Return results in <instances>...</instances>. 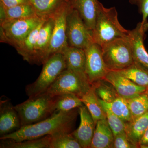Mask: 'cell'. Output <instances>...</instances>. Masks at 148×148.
<instances>
[{
	"label": "cell",
	"instance_id": "12",
	"mask_svg": "<svg viewBox=\"0 0 148 148\" xmlns=\"http://www.w3.org/2000/svg\"><path fill=\"white\" fill-rule=\"evenodd\" d=\"M104 79L112 85L119 97L126 100L136 97L147 90L115 71H109Z\"/></svg>",
	"mask_w": 148,
	"mask_h": 148
},
{
	"label": "cell",
	"instance_id": "3",
	"mask_svg": "<svg viewBox=\"0 0 148 148\" xmlns=\"http://www.w3.org/2000/svg\"><path fill=\"white\" fill-rule=\"evenodd\" d=\"M56 98L44 92L14 106L19 115L21 127L42 121L55 113Z\"/></svg>",
	"mask_w": 148,
	"mask_h": 148
},
{
	"label": "cell",
	"instance_id": "8",
	"mask_svg": "<svg viewBox=\"0 0 148 148\" xmlns=\"http://www.w3.org/2000/svg\"><path fill=\"white\" fill-rule=\"evenodd\" d=\"M66 34L69 46L84 49L93 41L92 31L71 5L66 17Z\"/></svg>",
	"mask_w": 148,
	"mask_h": 148
},
{
	"label": "cell",
	"instance_id": "32",
	"mask_svg": "<svg viewBox=\"0 0 148 148\" xmlns=\"http://www.w3.org/2000/svg\"><path fill=\"white\" fill-rule=\"evenodd\" d=\"M113 148H139L137 145L132 143L127 136L125 131L114 136Z\"/></svg>",
	"mask_w": 148,
	"mask_h": 148
},
{
	"label": "cell",
	"instance_id": "16",
	"mask_svg": "<svg viewBox=\"0 0 148 148\" xmlns=\"http://www.w3.org/2000/svg\"><path fill=\"white\" fill-rule=\"evenodd\" d=\"M62 53L66 58L67 69L88 82L86 73V57L84 49L69 46Z\"/></svg>",
	"mask_w": 148,
	"mask_h": 148
},
{
	"label": "cell",
	"instance_id": "18",
	"mask_svg": "<svg viewBox=\"0 0 148 148\" xmlns=\"http://www.w3.org/2000/svg\"><path fill=\"white\" fill-rule=\"evenodd\" d=\"M114 135L107 119L100 120L96 122L91 148H112Z\"/></svg>",
	"mask_w": 148,
	"mask_h": 148
},
{
	"label": "cell",
	"instance_id": "24",
	"mask_svg": "<svg viewBox=\"0 0 148 148\" xmlns=\"http://www.w3.org/2000/svg\"><path fill=\"white\" fill-rule=\"evenodd\" d=\"M98 99L102 107L108 109L125 123L132 121V116L126 99L119 96L112 102L107 103Z\"/></svg>",
	"mask_w": 148,
	"mask_h": 148
},
{
	"label": "cell",
	"instance_id": "23",
	"mask_svg": "<svg viewBox=\"0 0 148 148\" xmlns=\"http://www.w3.org/2000/svg\"><path fill=\"white\" fill-rule=\"evenodd\" d=\"M1 148H49L51 135L20 142L8 140H1Z\"/></svg>",
	"mask_w": 148,
	"mask_h": 148
},
{
	"label": "cell",
	"instance_id": "14",
	"mask_svg": "<svg viewBox=\"0 0 148 148\" xmlns=\"http://www.w3.org/2000/svg\"><path fill=\"white\" fill-rule=\"evenodd\" d=\"M79 113L80 117L79 127L71 134L82 148H90L95 131V121L84 105L79 108Z\"/></svg>",
	"mask_w": 148,
	"mask_h": 148
},
{
	"label": "cell",
	"instance_id": "17",
	"mask_svg": "<svg viewBox=\"0 0 148 148\" xmlns=\"http://www.w3.org/2000/svg\"><path fill=\"white\" fill-rule=\"evenodd\" d=\"M100 3L98 0H71L69 3L73 8L77 11L85 24L92 31Z\"/></svg>",
	"mask_w": 148,
	"mask_h": 148
},
{
	"label": "cell",
	"instance_id": "37",
	"mask_svg": "<svg viewBox=\"0 0 148 148\" xmlns=\"http://www.w3.org/2000/svg\"><path fill=\"white\" fill-rule=\"evenodd\" d=\"M145 92L146 94H147V95L148 97V89L146 90V92Z\"/></svg>",
	"mask_w": 148,
	"mask_h": 148
},
{
	"label": "cell",
	"instance_id": "26",
	"mask_svg": "<svg viewBox=\"0 0 148 148\" xmlns=\"http://www.w3.org/2000/svg\"><path fill=\"white\" fill-rule=\"evenodd\" d=\"M37 16L41 18L51 16L60 6L64 0H30Z\"/></svg>",
	"mask_w": 148,
	"mask_h": 148
},
{
	"label": "cell",
	"instance_id": "33",
	"mask_svg": "<svg viewBox=\"0 0 148 148\" xmlns=\"http://www.w3.org/2000/svg\"><path fill=\"white\" fill-rule=\"evenodd\" d=\"M131 4L138 7L139 13L142 15L143 23L147 21L148 17V0H128Z\"/></svg>",
	"mask_w": 148,
	"mask_h": 148
},
{
	"label": "cell",
	"instance_id": "22",
	"mask_svg": "<svg viewBox=\"0 0 148 148\" xmlns=\"http://www.w3.org/2000/svg\"><path fill=\"white\" fill-rule=\"evenodd\" d=\"M81 100L92 116L95 124L98 121L106 118V112L92 86L90 90L82 97Z\"/></svg>",
	"mask_w": 148,
	"mask_h": 148
},
{
	"label": "cell",
	"instance_id": "5",
	"mask_svg": "<svg viewBox=\"0 0 148 148\" xmlns=\"http://www.w3.org/2000/svg\"><path fill=\"white\" fill-rule=\"evenodd\" d=\"M102 50L103 60L109 71H121L134 63L129 37L114 40L102 46Z\"/></svg>",
	"mask_w": 148,
	"mask_h": 148
},
{
	"label": "cell",
	"instance_id": "11",
	"mask_svg": "<svg viewBox=\"0 0 148 148\" xmlns=\"http://www.w3.org/2000/svg\"><path fill=\"white\" fill-rule=\"evenodd\" d=\"M148 29V22H139L135 29L129 30V39L132 48L133 61L135 64L148 71V53L144 45L146 32Z\"/></svg>",
	"mask_w": 148,
	"mask_h": 148
},
{
	"label": "cell",
	"instance_id": "30",
	"mask_svg": "<svg viewBox=\"0 0 148 148\" xmlns=\"http://www.w3.org/2000/svg\"><path fill=\"white\" fill-rule=\"evenodd\" d=\"M127 101L132 120L148 112V97L145 92L128 99Z\"/></svg>",
	"mask_w": 148,
	"mask_h": 148
},
{
	"label": "cell",
	"instance_id": "28",
	"mask_svg": "<svg viewBox=\"0 0 148 148\" xmlns=\"http://www.w3.org/2000/svg\"><path fill=\"white\" fill-rule=\"evenodd\" d=\"M98 98L107 103H110L119 97L112 85L105 79L95 83L91 85Z\"/></svg>",
	"mask_w": 148,
	"mask_h": 148
},
{
	"label": "cell",
	"instance_id": "29",
	"mask_svg": "<svg viewBox=\"0 0 148 148\" xmlns=\"http://www.w3.org/2000/svg\"><path fill=\"white\" fill-rule=\"evenodd\" d=\"M49 148H82L71 132H62L51 135Z\"/></svg>",
	"mask_w": 148,
	"mask_h": 148
},
{
	"label": "cell",
	"instance_id": "27",
	"mask_svg": "<svg viewBox=\"0 0 148 148\" xmlns=\"http://www.w3.org/2000/svg\"><path fill=\"white\" fill-rule=\"evenodd\" d=\"M84 105L81 98L75 94L67 93L58 95L56 100L55 113L69 112Z\"/></svg>",
	"mask_w": 148,
	"mask_h": 148
},
{
	"label": "cell",
	"instance_id": "31",
	"mask_svg": "<svg viewBox=\"0 0 148 148\" xmlns=\"http://www.w3.org/2000/svg\"><path fill=\"white\" fill-rule=\"evenodd\" d=\"M103 108L106 112L107 121L112 131L114 136L125 131L126 123L108 109Z\"/></svg>",
	"mask_w": 148,
	"mask_h": 148
},
{
	"label": "cell",
	"instance_id": "35",
	"mask_svg": "<svg viewBox=\"0 0 148 148\" xmlns=\"http://www.w3.org/2000/svg\"><path fill=\"white\" fill-rule=\"evenodd\" d=\"M140 147L148 148V126L139 143Z\"/></svg>",
	"mask_w": 148,
	"mask_h": 148
},
{
	"label": "cell",
	"instance_id": "20",
	"mask_svg": "<svg viewBox=\"0 0 148 148\" xmlns=\"http://www.w3.org/2000/svg\"><path fill=\"white\" fill-rule=\"evenodd\" d=\"M47 18H43L40 24L32 31L18 47L16 50L24 60L32 64L35 47L38 37L40 29Z\"/></svg>",
	"mask_w": 148,
	"mask_h": 148
},
{
	"label": "cell",
	"instance_id": "13",
	"mask_svg": "<svg viewBox=\"0 0 148 148\" xmlns=\"http://www.w3.org/2000/svg\"><path fill=\"white\" fill-rule=\"evenodd\" d=\"M53 24L54 21L52 16L46 18L39 33L32 64L43 65L49 58V49Z\"/></svg>",
	"mask_w": 148,
	"mask_h": 148
},
{
	"label": "cell",
	"instance_id": "2",
	"mask_svg": "<svg viewBox=\"0 0 148 148\" xmlns=\"http://www.w3.org/2000/svg\"><path fill=\"white\" fill-rule=\"evenodd\" d=\"M129 33L119 23L115 8H106L100 2L92 31L93 41L102 47L117 39L128 38Z\"/></svg>",
	"mask_w": 148,
	"mask_h": 148
},
{
	"label": "cell",
	"instance_id": "7",
	"mask_svg": "<svg viewBox=\"0 0 148 148\" xmlns=\"http://www.w3.org/2000/svg\"><path fill=\"white\" fill-rule=\"evenodd\" d=\"M91 86L88 81L66 69L45 92L53 96L71 93L81 98L90 90Z\"/></svg>",
	"mask_w": 148,
	"mask_h": 148
},
{
	"label": "cell",
	"instance_id": "6",
	"mask_svg": "<svg viewBox=\"0 0 148 148\" xmlns=\"http://www.w3.org/2000/svg\"><path fill=\"white\" fill-rule=\"evenodd\" d=\"M37 16L23 19H7L1 22V41L15 49L42 20Z\"/></svg>",
	"mask_w": 148,
	"mask_h": 148
},
{
	"label": "cell",
	"instance_id": "9",
	"mask_svg": "<svg viewBox=\"0 0 148 148\" xmlns=\"http://www.w3.org/2000/svg\"><path fill=\"white\" fill-rule=\"evenodd\" d=\"M70 4L64 2L51 15L54 24L50 45L49 56L58 52L62 53L69 46L66 34V17Z\"/></svg>",
	"mask_w": 148,
	"mask_h": 148
},
{
	"label": "cell",
	"instance_id": "21",
	"mask_svg": "<svg viewBox=\"0 0 148 148\" xmlns=\"http://www.w3.org/2000/svg\"><path fill=\"white\" fill-rule=\"evenodd\" d=\"M148 126V112L126 123L125 131L131 141L140 147L139 143Z\"/></svg>",
	"mask_w": 148,
	"mask_h": 148
},
{
	"label": "cell",
	"instance_id": "34",
	"mask_svg": "<svg viewBox=\"0 0 148 148\" xmlns=\"http://www.w3.org/2000/svg\"><path fill=\"white\" fill-rule=\"evenodd\" d=\"M0 3L6 7L10 8L26 4H31L30 0H1Z\"/></svg>",
	"mask_w": 148,
	"mask_h": 148
},
{
	"label": "cell",
	"instance_id": "19",
	"mask_svg": "<svg viewBox=\"0 0 148 148\" xmlns=\"http://www.w3.org/2000/svg\"><path fill=\"white\" fill-rule=\"evenodd\" d=\"M1 22L7 19H23L37 16L32 4H26L7 8L0 3Z\"/></svg>",
	"mask_w": 148,
	"mask_h": 148
},
{
	"label": "cell",
	"instance_id": "25",
	"mask_svg": "<svg viewBox=\"0 0 148 148\" xmlns=\"http://www.w3.org/2000/svg\"><path fill=\"white\" fill-rule=\"evenodd\" d=\"M135 84L148 89V71L133 63L126 69L117 71Z\"/></svg>",
	"mask_w": 148,
	"mask_h": 148
},
{
	"label": "cell",
	"instance_id": "10",
	"mask_svg": "<svg viewBox=\"0 0 148 148\" xmlns=\"http://www.w3.org/2000/svg\"><path fill=\"white\" fill-rule=\"evenodd\" d=\"M84 50L86 57V73L91 86L104 79L109 71L103 60L101 46L92 41Z\"/></svg>",
	"mask_w": 148,
	"mask_h": 148
},
{
	"label": "cell",
	"instance_id": "1",
	"mask_svg": "<svg viewBox=\"0 0 148 148\" xmlns=\"http://www.w3.org/2000/svg\"><path fill=\"white\" fill-rule=\"evenodd\" d=\"M79 109L58 112L34 124L22 126L16 132L1 137L0 140L20 142L33 140L62 132H72Z\"/></svg>",
	"mask_w": 148,
	"mask_h": 148
},
{
	"label": "cell",
	"instance_id": "4",
	"mask_svg": "<svg viewBox=\"0 0 148 148\" xmlns=\"http://www.w3.org/2000/svg\"><path fill=\"white\" fill-rule=\"evenodd\" d=\"M43 66L37 79L26 86L25 91L29 98L45 92L61 73L67 69L66 58L61 52L51 55Z\"/></svg>",
	"mask_w": 148,
	"mask_h": 148
},
{
	"label": "cell",
	"instance_id": "15",
	"mask_svg": "<svg viewBox=\"0 0 148 148\" xmlns=\"http://www.w3.org/2000/svg\"><path fill=\"white\" fill-rule=\"evenodd\" d=\"M21 127L19 115L8 100L1 101L0 104V135H8Z\"/></svg>",
	"mask_w": 148,
	"mask_h": 148
},
{
	"label": "cell",
	"instance_id": "36",
	"mask_svg": "<svg viewBox=\"0 0 148 148\" xmlns=\"http://www.w3.org/2000/svg\"><path fill=\"white\" fill-rule=\"evenodd\" d=\"M65 1V2H66L69 3L70 2V1H71V0H64Z\"/></svg>",
	"mask_w": 148,
	"mask_h": 148
}]
</instances>
